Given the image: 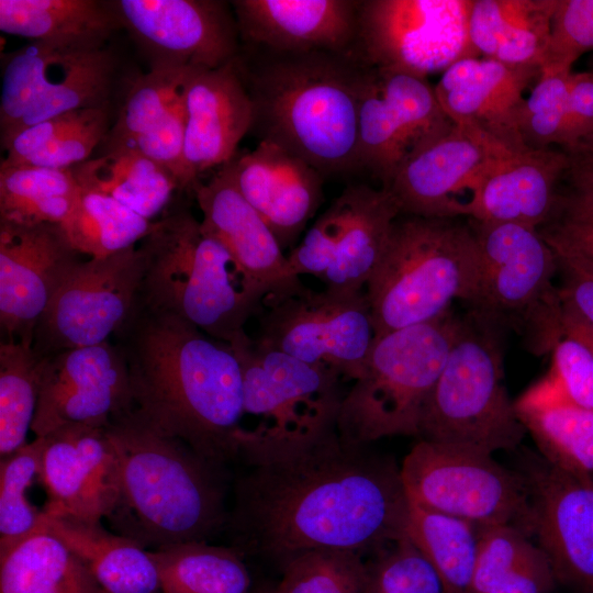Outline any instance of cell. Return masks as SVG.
<instances>
[{
  "label": "cell",
  "mask_w": 593,
  "mask_h": 593,
  "mask_svg": "<svg viewBox=\"0 0 593 593\" xmlns=\"http://www.w3.org/2000/svg\"><path fill=\"white\" fill-rule=\"evenodd\" d=\"M337 429L248 465L234 486L225 533L243 557L281 569L315 549L372 553L405 535L400 467Z\"/></svg>",
  "instance_id": "1"
},
{
  "label": "cell",
  "mask_w": 593,
  "mask_h": 593,
  "mask_svg": "<svg viewBox=\"0 0 593 593\" xmlns=\"http://www.w3.org/2000/svg\"><path fill=\"white\" fill-rule=\"evenodd\" d=\"M115 337L135 412L217 466L237 460L243 370L232 346L139 296Z\"/></svg>",
  "instance_id": "2"
},
{
  "label": "cell",
  "mask_w": 593,
  "mask_h": 593,
  "mask_svg": "<svg viewBox=\"0 0 593 593\" xmlns=\"http://www.w3.org/2000/svg\"><path fill=\"white\" fill-rule=\"evenodd\" d=\"M254 48V47H251ZM237 66L253 103V133L323 177L360 169L358 119L365 66L353 55L259 49Z\"/></svg>",
  "instance_id": "3"
},
{
  "label": "cell",
  "mask_w": 593,
  "mask_h": 593,
  "mask_svg": "<svg viewBox=\"0 0 593 593\" xmlns=\"http://www.w3.org/2000/svg\"><path fill=\"white\" fill-rule=\"evenodd\" d=\"M119 472L111 529L146 550L210 541L225 530L224 467L167 436L136 412L107 427Z\"/></svg>",
  "instance_id": "4"
},
{
  "label": "cell",
  "mask_w": 593,
  "mask_h": 593,
  "mask_svg": "<svg viewBox=\"0 0 593 593\" xmlns=\"http://www.w3.org/2000/svg\"><path fill=\"white\" fill-rule=\"evenodd\" d=\"M144 275L139 300L232 344L262 309L268 291L208 234L187 206L153 222L139 243Z\"/></svg>",
  "instance_id": "5"
},
{
  "label": "cell",
  "mask_w": 593,
  "mask_h": 593,
  "mask_svg": "<svg viewBox=\"0 0 593 593\" xmlns=\"http://www.w3.org/2000/svg\"><path fill=\"white\" fill-rule=\"evenodd\" d=\"M478 247L470 223L400 214L366 286L376 336L429 322L474 301Z\"/></svg>",
  "instance_id": "6"
},
{
  "label": "cell",
  "mask_w": 593,
  "mask_h": 593,
  "mask_svg": "<svg viewBox=\"0 0 593 593\" xmlns=\"http://www.w3.org/2000/svg\"><path fill=\"white\" fill-rule=\"evenodd\" d=\"M497 322L472 311L459 326L421 415L418 437L490 455L515 449L526 428L504 384Z\"/></svg>",
  "instance_id": "7"
},
{
  "label": "cell",
  "mask_w": 593,
  "mask_h": 593,
  "mask_svg": "<svg viewBox=\"0 0 593 593\" xmlns=\"http://www.w3.org/2000/svg\"><path fill=\"white\" fill-rule=\"evenodd\" d=\"M451 310L426 323L376 336L361 376L345 393L336 429L356 445L417 436L424 405L454 343Z\"/></svg>",
  "instance_id": "8"
},
{
  "label": "cell",
  "mask_w": 593,
  "mask_h": 593,
  "mask_svg": "<svg viewBox=\"0 0 593 593\" xmlns=\"http://www.w3.org/2000/svg\"><path fill=\"white\" fill-rule=\"evenodd\" d=\"M230 345L243 370L238 459L248 466L336 430L342 376L260 347L247 334Z\"/></svg>",
  "instance_id": "9"
},
{
  "label": "cell",
  "mask_w": 593,
  "mask_h": 593,
  "mask_svg": "<svg viewBox=\"0 0 593 593\" xmlns=\"http://www.w3.org/2000/svg\"><path fill=\"white\" fill-rule=\"evenodd\" d=\"M400 475L412 504L479 528L510 525L532 536L526 478L500 465L493 455L419 439L405 456Z\"/></svg>",
  "instance_id": "10"
},
{
  "label": "cell",
  "mask_w": 593,
  "mask_h": 593,
  "mask_svg": "<svg viewBox=\"0 0 593 593\" xmlns=\"http://www.w3.org/2000/svg\"><path fill=\"white\" fill-rule=\"evenodd\" d=\"M254 342L303 362L358 379L376 338L365 291H315L303 283L266 296Z\"/></svg>",
  "instance_id": "11"
},
{
  "label": "cell",
  "mask_w": 593,
  "mask_h": 593,
  "mask_svg": "<svg viewBox=\"0 0 593 593\" xmlns=\"http://www.w3.org/2000/svg\"><path fill=\"white\" fill-rule=\"evenodd\" d=\"M115 71L107 46L30 42L2 55L1 138L67 112L109 108Z\"/></svg>",
  "instance_id": "12"
},
{
  "label": "cell",
  "mask_w": 593,
  "mask_h": 593,
  "mask_svg": "<svg viewBox=\"0 0 593 593\" xmlns=\"http://www.w3.org/2000/svg\"><path fill=\"white\" fill-rule=\"evenodd\" d=\"M400 214L384 188L348 184L287 254L291 273L334 292H363Z\"/></svg>",
  "instance_id": "13"
},
{
  "label": "cell",
  "mask_w": 593,
  "mask_h": 593,
  "mask_svg": "<svg viewBox=\"0 0 593 593\" xmlns=\"http://www.w3.org/2000/svg\"><path fill=\"white\" fill-rule=\"evenodd\" d=\"M472 0H360L355 49L366 67L422 78L480 57L468 33Z\"/></svg>",
  "instance_id": "14"
},
{
  "label": "cell",
  "mask_w": 593,
  "mask_h": 593,
  "mask_svg": "<svg viewBox=\"0 0 593 593\" xmlns=\"http://www.w3.org/2000/svg\"><path fill=\"white\" fill-rule=\"evenodd\" d=\"M143 275L144 257L138 246L79 261L36 326V354L41 357L109 342L131 315Z\"/></svg>",
  "instance_id": "15"
},
{
  "label": "cell",
  "mask_w": 593,
  "mask_h": 593,
  "mask_svg": "<svg viewBox=\"0 0 593 593\" xmlns=\"http://www.w3.org/2000/svg\"><path fill=\"white\" fill-rule=\"evenodd\" d=\"M452 124L427 78L365 66L358 119L359 167L377 178L382 188Z\"/></svg>",
  "instance_id": "16"
},
{
  "label": "cell",
  "mask_w": 593,
  "mask_h": 593,
  "mask_svg": "<svg viewBox=\"0 0 593 593\" xmlns=\"http://www.w3.org/2000/svg\"><path fill=\"white\" fill-rule=\"evenodd\" d=\"M134 410L130 371L112 342L41 356L35 437L68 425L108 427Z\"/></svg>",
  "instance_id": "17"
},
{
  "label": "cell",
  "mask_w": 593,
  "mask_h": 593,
  "mask_svg": "<svg viewBox=\"0 0 593 593\" xmlns=\"http://www.w3.org/2000/svg\"><path fill=\"white\" fill-rule=\"evenodd\" d=\"M121 29L150 67L219 68L240 53L232 4L222 0H113Z\"/></svg>",
  "instance_id": "18"
},
{
  "label": "cell",
  "mask_w": 593,
  "mask_h": 593,
  "mask_svg": "<svg viewBox=\"0 0 593 593\" xmlns=\"http://www.w3.org/2000/svg\"><path fill=\"white\" fill-rule=\"evenodd\" d=\"M479 257L473 311L496 322L521 316L532 324L559 300L555 251L537 228L469 220Z\"/></svg>",
  "instance_id": "19"
},
{
  "label": "cell",
  "mask_w": 593,
  "mask_h": 593,
  "mask_svg": "<svg viewBox=\"0 0 593 593\" xmlns=\"http://www.w3.org/2000/svg\"><path fill=\"white\" fill-rule=\"evenodd\" d=\"M79 261L60 224L0 222L2 340L34 344L42 315Z\"/></svg>",
  "instance_id": "20"
},
{
  "label": "cell",
  "mask_w": 593,
  "mask_h": 593,
  "mask_svg": "<svg viewBox=\"0 0 593 593\" xmlns=\"http://www.w3.org/2000/svg\"><path fill=\"white\" fill-rule=\"evenodd\" d=\"M532 504V536L558 584L593 593V477L535 459L523 473Z\"/></svg>",
  "instance_id": "21"
},
{
  "label": "cell",
  "mask_w": 593,
  "mask_h": 593,
  "mask_svg": "<svg viewBox=\"0 0 593 593\" xmlns=\"http://www.w3.org/2000/svg\"><path fill=\"white\" fill-rule=\"evenodd\" d=\"M508 153L475 128L452 124L446 134L411 157L384 189L401 214L459 217L461 194L466 192L467 200L488 169Z\"/></svg>",
  "instance_id": "22"
},
{
  "label": "cell",
  "mask_w": 593,
  "mask_h": 593,
  "mask_svg": "<svg viewBox=\"0 0 593 593\" xmlns=\"http://www.w3.org/2000/svg\"><path fill=\"white\" fill-rule=\"evenodd\" d=\"M42 439L44 513L87 522L107 518L119 493L118 461L107 427L68 425Z\"/></svg>",
  "instance_id": "23"
},
{
  "label": "cell",
  "mask_w": 593,
  "mask_h": 593,
  "mask_svg": "<svg viewBox=\"0 0 593 593\" xmlns=\"http://www.w3.org/2000/svg\"><path fill=\"white\" fill-rule=\"evenodd\" d=\"M541 70L484 57L450 65L434 86L437 100L454 124L475 128L510 152L529 150L518 131L525 90Z\"/></svg>",
  "instance_id": "24"
},
{
  "label": "cell",
  "mask_w": 593,
  "mask_h": 593,
  "mask_svg": "<svg viewBox=\"0 0 593 593\" xmlns=\"http://www.w3.org/2000/svg\"><path fill=\"white\" fill-rule=\"evenodd\" d=\"M186 111L184 159L190 190L199 176L231 161L250 132L253 103L237 58L219 68H187L182 82Z\"/></svg>",
  "instance_id": "25"
},
{
  "label": "cell",
  "mask_w": 593,
  "mask_h": 593,
  "mask_svg": "<svg viewBox=\"0 0 593 593\" xmlns=\"http://www.w3.org/2000/svg\"><path fill=\"white\" fill-rule=\"evenodd\" d=\"M239 37L275 53L355 55L360 0H235Z\"/></svg>",
  "instance_id": "26"
},
{
  "label": "cell",
  "mask_w": 593,
  "mask_h": 593,
  "mask_svg": "<svg viewBox=\"0 0 593 593\" xmlns=\"http://www.w3.org/2000/svg\"><path fill=\"white\" fill-rule=\"evenodd\" d=\"M203 230L216 238L237 264L269 294L302 284L289 267L286 251L236 184L231 161L192 190Z\"/></svg>",
  "instance_id": "27"
},
{
  "label": "cell",
  "mask_w": 593,
  "mask_h": 593,
  "mask_svg": "<svg viewBox=\"0 0 593 593\" xmlns=\"http://www.w3.org/2000/svg\"><path fill=\"white\" fill-rule=\"evenodd\" d=\"M238 190L280 246H295L323 202V176L303 159L267 142L231 160Z\"/></svg>",
  "instance_id": "28"
},
{
  "label": "cell",
  "mask_w": 593,
  "mask_h": 593,
  "mask_svg": "<svg viewBox=\"0 0 593 593\" xmlns=\"http://www.w3.org/2000/svg\"><path fill=\"white\" fill-rule=\"evenodd\" d=\"M568 167L569 157L561 148L508 153L475 183L461 216L538 228L553 210Z\"/></svg>",
  "instance_id": "29"
},
{
  "label": "cell",
  "mask_w": 593,
  "mask_h": 593,
  "mask_svg": "<svg viewBox=\"0 0 593 593\" xmlns=\"http://www.w3.org/2000/svg\"><path fill=\"white\" fill-rule=\"evenodd\" d=\"M557 0H472L468 33L478 56L539 68Z\"/></svg>",
  "instance_id": "30"
},
{
  "label": "cell",
  "mask_w": 593,
  "mask_h": 593,
  "mask_svg": "<svg viewBox=\"0 0 593 593\" xmlns=\"http://www.w3.org/2000/svg\"><path fill=\"white\" fill-rule=\"evenodd\" d=\"M43 523L88 567L107 593H161L148 550L104 528L101 522L47 515Z\"/></svg>",
  "instance_id": "31"
},
{
  "label": "cell",
  "mask_w": 593,
  "mask_h": 593,
  "mask_svg": "<svg viewBox=\"0 0 593 593\" xmlns=\"http://www.w3.org/2000/svg\"><path fill=\"white\" fill-rule=\"evenodd\" d=\"M120 29L110 1L0 0L1 32L30 42L97 48Z\"/></svg>",
  "instance_id": "32"
},
{
  "label": "cell",
  "mask_w": 593,
  "mask_h": 593,
  "mask_svg": "<svg viewBox=\"0 0 593 593\" xmlns=\"http://www.w3.org/2000/svg\"><path fill=\"white\" fill-rule=\"evenodd\" d=\"M515 407L547 462L593 477V410L571 403L547 379L522 395Z\"/></svg>",
  "instance_id": "33"
},
{
  "label": "cell",
  "mask_w": 593,
  "mask_h": 593,
  "mask_svg": "<svg viewBox=\"0 0 593 593\" xmlns=\"http://www.w3.org/2000/svg\"><path fill=\"white\" fill-rule=\"evenodd\" d=\"M0 593L107 592L42 521L31 535L0 551Z\"/></svg>",
  "instance_id": "34"
},
{
  "label": "cell",
  "mask_w": 593,
  "mask_h": 593,
  "mask_svg": "<svg viewBox=\"0 0 593 593\" xmlns=\"http://www.w3.org/2000/svg\"><path fill=\"white\" fill-rule=\"evenodd\" d=\"M71 171L81 188L104 193L150 222L181 190L168 170L132 146L107 149Z\"/></svg>",
  "instance_id": "35"
},
{
  "label": "cell",
  "mask_w": 593,
  "mask_h": 593,
  "mask_svg": "<svg viewBox=\"0 0 593 593\" xmlns=\"http://www.w3.org/2000/svg\"><path fill=\"white\" fill-rule=\"evenodd\" d=\"M557 584L532 536L510 525L479 528L472 593H550Z\"/></svg>",
  "instance_id": "36"
},
{
  "label": "cell",
  "mask_w": 593,
  "mask_h": 593,
  "mask_svg": "<svg viewBox=\"0 0 593 593\" xmlns=\"http://www.w3.org/2000/svg\"><path fill=\"white\" fill-rule=\"evenodd\" d=\"M161 593H250L244 557L232 546L209 541L178 544L148 550Z\"/></svg>",
  "instance_id": "37"
},
{
  "label": "cell",
  "mask_w": 593,
  "mask_h": 593,
  "mask_svg": "<svg viewBox=\"0 0 593 593\" xmlns=\"http://www.w3.org/2000/svg\"><path fill=\"white\" fill-rule=\"evenodd\" d=\"M80 191L71 169L31 165L0 167V222L63 224Z\"/></svg>",
  "instance_id": "38"
},
{
  "label": "cell",
  "mask_w": 593,
  "mask_h": 593,
  "mask_svg": "<svg viewBox=\"0 0 593 593\" xmlns=\"http://www.w3.org/2000/svg\"><path fill=\"white\" fill-rule=\"evenodd\" d=\"M405 535L440 577L447 593H472L479 528L410 503Z\"/></svg>",
  "instance_id": "39"
},
{
  "label": "cell",
  "mask_w": 593,
  "mask_h": 593,
  "mask_svg": "<svg viewBox=\"0 0 593 593\" xmlns=\"http://www.w3.org/2000/svg\"><path fill=\"white\" fill-rule=\"evenodd\" d=\"M60 225L77 253L104 258L135 247L148 235L153 222L104 193L81 188Z\"/></svg>",
  "instance_id": "40"
},
{
  "label": "cell",
  "mask_w": 593,
  "mask_h": 593,
  "mask_svg": "<svg viewBox=\"0 0 593 593\" xmlns=\"http://www.w3.org/2000/svg\"><path fill=\"white\" fill-rule=\"evenodd\" d=\"M40 361L32 343H0V458L29 441L38 392Z\"/></svg>",
  "instance_id": "41"
},
{
  "label": "cell",
  "mask_w": 593,
  "mask_h": 593,
  "mask_svg": "<svg viewBox=\"0 0 593 593\" xmlns=\"http://www.w3.org/2000/svg\"><path fill=\"white\" fill-rule=\"evenodd\" d=\"M42 437H34L0 458V551L31 535L42 524L44 511L32 504L27 491L40 482Z\"/></svg>",
  "instance_id": "42"
},
{
  "label": "cell",
  "mask_w": 593,
  "mask_h": 593,
  "mask_svg": "<svg viewBox=\"0 0 593 593\" xmlns=\"http://www.w3.org/2000/svg\"><path fill=\"white\" fill-rule=\"evenodd\" d=\"M186 69L150 67L148 72L138 76L103 139L104 150L128 145L157 125L180 97Z\"/></svg>",
  "instance_id": "43"
},
{
  "label": "cell",
  "mask_w": 593,
  "mask_h": 593,
  "mask_svg": "<svg viewBox=\"0 0 593 593\" xmlns=\"http://www.w3.org/2000/svg\"><path fill=\"white\" fill-rule=\"evenodd\" d=\"M276 593H367L363 553L315 549L291 559L282 569Z\"/></svg>",
  "instance_id": "44"
},
{
  "label": "cell",
  "mask_w": 593,
  "mask_h": 593,
  "mask_svg": "<svg viewBox=\"0 0 593 593\" xmlns=\"http://www.w3.org/2000/svg\"><path fill=\"white\" fill-rule=\"evenodd\" d=\"M367 593H447L428 560L404 535L366 560Z\"/></svg>",
  "instance_id": "45"
},
{
  "label": "cell",
  "mask_w": 593,
  "mask_h": 593,
  "mask_svg": "<svg viewBox=\"0 0 593 593\" xmlns=\"http://www.w3.org/2000/svg\"><path fill=\"white\" fill-rule=\"evenodd\" d=\"M572 71H541L518 116V131L529 150L560 146L569 77Z\"/></svg>",
  "instance_id": "46"
},
{
  "label": "cell",
  "mask_w": 593,
  "mask_h": 593,
  "mask_svg": "<svg viewBox=\"0 0 593 593\" xmlns=\"http://www.w3.org/2000/svg\"><path fill=\"white\" fill-rule=\"evenodd\" d=\"M537 230L555 253L593 265V189L570 184L559 191L549 219Z\"/></svg>",
  "instance_id": "47"
},
{
  "label": "cell",
  "mask_w": 593,
  "mask_h": 593,
  "mask_svg": "<svg viewBox=\"0 0 593 593\" xmlns=\"http://www.w3.org/2000/svg\"><path fill=\"white\" fill-rule=\"evenodd\" d=\"M593 51V0H557L541 71H572Z\"/></svg>",
  "instance_id": "48"
},
{
  "label": "cell",
  "mask_w": 593,
  "mask_h": 593,
  "mask_svg": "<svg viewBox=\"0 0 593 593\" xmlns=\"http://www.w3.org/2000/svg\"><path fill=\"white\" fill-rule=\"evenodd\" d=\"M552 372L547 380L571 403L593 410V354L580 339L562 333L550 343Z\"/></svg>",
  "instance_id": "49"
},
{
  "label": "cell",
  "mask_w": 593,
  "mask_h": 593,
  "mask_svg": "<svg viewBox=\"0 0 593 593\" xmlns=\"http://www.w3.org/2000/svg\"><path fill=\"white\" fill-rule=\"evenodd\" d=\"M109 130V108L89 109L76 125L21 165L71 169L91 158Z\"/></svg>",
  "instance_id": "50"
},
{
  "label": "cell",
  "mask_w": 593,
  "mask_h": 593,
  "mask_svg": "<svg viewBox=\"0 0 593 593\" xmlns=\"http://www.w3.org/2000/svg\"><path fill=\"white\" fill-rule=\"evenodd\" d=\"M132 146L168 170L178 181L181 190H190L186 159V111L180 97L165 118L152 130L136 137Z\"/></svg>",
  "instance_id": "51"
},
{
  "label": "cell",
  "mask_w": 593,
  "mask_h": 593,
  "mask_svg": "<svg viewBox=\"0 0 593 593\" xmlns=\"http://www.w3.org/2000/svg\"><path fill=\"white\" fill-rule=\"evenodd\" d=\"M593 143V70L571 72L560 148L573 153Z\"/></svg>",
  "instance_id": "52"
},
{
  "label": "cell",
  "mask_w": 593,
  "mask_h": 593,
  "mask_svg": "<svg viewBox=\"0 0 593 593\" xmlns=\"http://www.w3.org/2000/svg\"><path fill=\"white\" fill-rule=\"evenodd\" d=\"M89 109L67 112L22 127L1 138L4 152L0 167L21 165L46 147L57 136L76 125Z\"/></svg>",
  "instance_id": "53"
},
{
  "label": "cell",
  "mask_w": 593,
  "mask_h": 593,
  "mask_svg": "<svg viewBox=\"0 0 593 593\" xmlns=\"http://www.w3.org/2000/svg\"><path fill=\"white\" fill-rule=\"evenodd\" d=\"M563 283L559 299L593 327V265L571 255L557 254Z\"/></svg>",
  "instance_id": "54"
},
{
  "label": "cell",
  "mask_w": 593,
  "mask_h": 593,
  "mask_svg": "<svg viewBox=\"0 0 593 593\" xmlns=\"http://www.w3.org/2000/svg\"><path fill=\"white\" fill-rule=\"evenodd\" d=\"M567 155L569 167L564 180L570 184L593 189V143Z\"/></svg>",
  "instance_id": "55"
},
{
  "label": "cell",
  "mask_w": 593,
  "mask_h": 593,
  "mask_svg": "<svg viewBox=\"0 0 593 593\" xmlns=\"http://www.w3.org/2000/svg\"><path fill=\"white\" fill-rule=\"evenodd\" d=\"M558 329L580 339L593 354V327L561 301L558 315Z\"/></svg>",
  "instance_id": "56"
},
{
  "label": "cell",
  "mask_w": 593,
  "mask_h": 593,
  "mask_svg": "<svg viewBox=\"0 0 593 593\" xmlns=\"http://www.w3.org/2000/svg\"><path fill=\"white\" fill-rule=\"evenodd\" d=\"M250 593H276V586L260 585L255 589H251Z\"/></svg>",
  "instance_id": "57"
},
{
  "label": "cell",
  "mask_w": 593,
  "mask_h": 593,
  "mask_svg": "<svg viewBox=\"0 0 593 593\" xmlns=\"http://www.w3.org/2000/svg\"><path fill=\"white\" fill-rule=\"evenodd\" d=\"M593 70V69H592Z\"/></svg>",
  "instance_id": "58"
}]
</instances>
